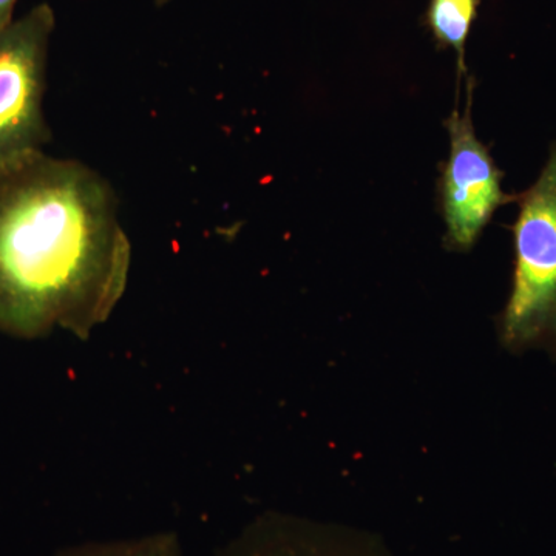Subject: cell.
Wrapping results in <instances>:
<instances>
[{
  "instance_id": "6da1fadb",
  "label": "cell",
  "mask_w": 556,
  "mask_h": 556,
  "mask_svg": "<svg viewBox=\"0 0 556 556\" xmlns=\"http://www.w3.org/2000/svg\"><path fill=\"white\" fill-rule=\"evenodd\" d=\"M131 244L108 179L33 153L0 167V332L87 339L129 281Z\"/></svg>"
},
{
  "instance_id": "7a4b0ae2",
  "label": "cell",
  "mask_w": 556,
  "mask_h": 556,
  "mask_svg": "<svg viewBox=\"0 0 556 556\" xmlns=\"http://www.w3.org/2000/svg\"><path fill=\"white\" fill-rule=\"evenodd\" d=\"M517 200L514 281L500 339L515 353L541 348L556 356V144L535 185Z\"/></svg>"
},
{
  "instance_id": "3957f363",
  "label": "cell",
  "mask_w": 556,
  "mask_h": 556,
  "mask_svg": "<svg viewBox=\"0 0 556 556\" xmlns=\"http://www.w3.org/2000/svg\"><path fill=\"white\" fill-rule=\"evenodd\" d=\"M54 30L56 14L43 2L0 33V167L51 141L43 98Z\"/></svg>"
},
{
  "instance_id": "277c9868",
  "label": "cell",
  "mask_w": 556,
  "mask_h": 556,
  "mask_svg": "<svg viewBox=\"0 0 556 556\" xmlns=\"http://www.w3.org/2000/svg\"><path fill=\"white\" fill-rule=\"evenodd\" d=\"M473 79L468 76L466 108L455 109L445 119L450 137L448 159L442 164L438 201L445 223V247L470 251L497 207L514 199L501 189L503 172L497 169L489 148L475 131Z\"/></svg>"
},
{
  "instance_id": "5b68a950",
  "label": "cell",
  "mask_w": 556,
  "mask_h": 556,
  "mask_svg": "<svg viewBox=\"0 0 556 556\" xmlns=\"http://www.w3.org/2000/svg\"><path fill=\"white\" fill-rule=\"evenodd\" d=\"M217 556H394L369 533L350 527L263 515L229 541Z\"/></svg>"
},
{
  "instance_id": "8992f818",
  "label": "cell",
  "mask_w": 556,
  "mask_h": 556,
  "mask_svg": "<svg viewBox=\"0 0 556 556\" xmlns=\"http://www.w3.org/2000/svg\"><path fill=\"white\" fill-rule=\"evenodd\" d=\"M482 0H430L424 24L438 49L453 50L457 60V87L468 76L466 65L467 39L477 21Z\"/></svg>"
},
{
  "instance_id": "52a82bcc",
  "label": "cell",
  "mask_w": 556,
  "mask_h": 556,
  "mask_svg": "<svg viewBox=\"0 0 556 556\" xmlns=\"http://www.w3.org/2000/svg\"><path fill=\"white\" fill-rule=\"evenodd\" d=\"M54 556H185V551L177 533L155 532L126 540L83 543Z\"/></svg>"
},
{
  "instance_id": "ba28073f",
  "label": "cell",
  "mask_w": 556,
  "mask_h": 556,
  "mask_svg": "<svg viewBox=\"0 0 556 556\" xmlns=\"http://www.w3.org/2000/svg\"><path fill=\"white\" fill-rule=\"evenodd\" d=\"M17 0H0V33L14 21L13 14Z\"/></svg>"
},
{
  "instance_id": "9c48e42d",
  "label": "cell",
  "mask_w": 556,
  "mask_h": 556,
  "mask_svg": "<svg viewBox=\"0 0 556 556\" xmlns=\"http://www.w3.org/2000/svg\"><path fill=\"white\" fill-rule=\"evenodd\" d=\"M156 7H166L167 3L174 2V0H153Z\"/></svg>"
}]
</instances>
